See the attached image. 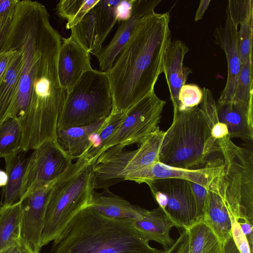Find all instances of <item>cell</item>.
Returning <instances> with one entry per match:
<instances>
[{
    "instance_id": "cell-1",
    "label": "cell",
    "mask_w": 253,
    "mask_h": 253,
    "mask_svg": "<svg viewBox=\"0 0 253 253\" xmlns=\"http://www.w3.org/2000/svg\"><path fill=\"white\" fill-rule=\"evenodd\" d=\"M169 12L154 11L138 22L110 69L111 113L126 112L149 93L164 73V58L171 41Z\"/></svg>"
},
{
    "instance_id": "cell-2",
    "label": "cell",
    "mask_w": 253,
    "mask_h": 253,
    "mask_svg": "<svg viewBox=\"0 0 253 253\" xmlns=\"http://www.w3.org/2000/svg\"><path fill=\"white\" fill-rule=\"evenodd\" d=\"M62 39L48 21L43 33L29 103L24 115L19 119L21 149L24 152L35 149L45 141H56L58 119L67 95L60 84L58 72Z\"/></svg>"
},
{
    "instance_id": "cell-3",
    "label": "cell",
    "mask_w": 253,
    "mask_h": 253,
    "mask_svg": "<svg viewBox=\"0 0 253 253\" xmlns=\"http://www.w3.org/2000/svg\"><path fill=\"white\" fill-rule=\"evenodd\" d=\"M49 253H162L134 221L105 216L89 207L78 212L53 241Z\"/></svg>"
},
{
    "instance_id": "cell-4",
    "label": "cell",
    "mask_w": 253,
    "mask_h": 253,
    "mask_svg": "<svg viewBox=\"0 0 253 253\" xmlns=\"http://www.w3.org/2000/svg\"><path fill=\"white\" fill-rule=\"evenodd\" d=\"M216 139L199 105L173 108L172 123L164 134L159 162L183 169L203 168L215 149Z\"/></svg>"
},
{
    "instance_id": "cell-5",
    "label": "cell",
    "mask_w": 253,
    "mask_h": 253,
    "mask_svg": "<svg viewBox=\"0 0 253 253\" xmlns=\"http://www.w3.org/2000/svg\"><path fill=\"white\" fill-rule=\"evenodd\" d=\"M95 162L78 159L53 183L46 207L41 248L53 241L78 212L89 207L95 190Z\"/></svg>"
},
{
    "instance_id": "cell-6",
    "label": "cell",
    "mask_w": 253,
    "mask_h": 253,
    "mask_svg": "<svg viewBox=\"0 0 253 253\" xmlns=\"http://www.w3.org/2000/svg\"><path fill=\"white\" fill-rule=\"evenodd\" d=\"M112 108L107 73L93 69L88 70L67 93L57 130L91 125L108 117Z\"/></svg>"
},
{
    "instance_id": "cell-7",
    "label": "cell",
    "mask_w": 253,
    "mask_h": 253,
    "mask_svg": "<svg viewBox=\"0 0 253 253\" xmlns=\"http://www.w3.org/2000/svg\"><path fill=\"white\" fill-rule=\"evenodd\" d=\"M164 134L158 126L136 149L128 150L114 146L104 151L94 167L95 190L109 188L125 180L130 173L159 162Z\"/></svg>"
},
{
    "instance_id": "cell-8",
    "label": "cell",
    "mask_w": 253,
    "mask_h": 253,
    "mask_svg": "<svg viewBox=\"0 0 253 253\" xmlns=\"http://www.w3.org/2000/svg\"><path fill=\"white\" fill-rule=\"evenodd\" d=\"M166 103L154 90L132 106L125 112L120 126L103 152L114 146L125 148L134 144H141L159 126Z\"/></svg>"
},
{
    "instance_id": "cell-9",
    "label": "cell",
    "mask_w": 253,
    "mask_h": 253,
    "mask_svg": "<svg viewBox=\"0 0 253 253\" xmlns=\"http://www.w3.org/2000/svg\"><path fill=\"white\" fill-rule=\"evenodd\" d=\"M159 207L175 227L188 229L197 222V207L189 181L161 178L146 183Z\"/></svg>"
},
{
    "instance_id": "cell-10",
    "label": "cell",
    "mask_w": 253,
    "mask_h": 253,
    "mask_svg": "<svg viewBox=\"0 0 253 253\" xmlns=\"http://www.w3.org/2000/svg\"><path fill=\"white\" fill-rule=\"evenodd\" d=\"M33 150L28 157L20 201L36 190L56 181L72 164V160L55 140L45 141Z\"/></svg>"
},
{
    "instance_id": "cell-11",
    "label": "cell",
    "mask_w": 253,
    "mask_h": 253,
    "mask_svg": "<svg viewBox=\"0 0 253 253\" xmlns=\"http://www.w3.org/2000/svg\"><path fill=\"white\" fill-rule=\"evenodd\" d=\"M54 182L36 190L20 201L19 235L35 253H40L41 250V242L46 207Z\"/></svg>"
},
{
    "instance_id": "cell-12",
    "label": "cell",
    "mask_w": 253,
    "mask_h": 253,
    "mask_svg": "<svg viewBox=\"0 0 253 253\" xmlns=\"http://www.w3.org/2000/svg\"><path fill=\"white\" fill-rule=\"evenodd\" d=\"M220 160L217 152L212 154L202 168L183 169L169 166L157 162L128 174L125 180L137 183L161 178H180L208 186L211 179L218 169Z\"/></svg>"
},
{
    "instance_id": "cell-13",
    "label": "cell",
    "mask_w": 253,
    "mask_h": 253,
    "mask_svg": "<svg viewBox=\"0 0 253 253\" xmlns=\"http://www.w3.org/2000/svg\"><path fill=\"white\" fill-rule=\"evenodd\" d=\"M161 2V0H132L129 15L120 22L121 24L111 42L96 56L100 71L107 72L110 69L139 20L154 11Z\"/></svg>"
},
{
    "instance_id": "cell-14",
    "label": "cell",
    "mask_w": 253,
    "mask_h": 253,
    "mask_svg": "<svg viewBox=\"0 0 253 253\" xmlns=\"http://www.w3.org/2000/svg\"><path fill=\"white\" fill-rule=\"evenodd\" d=\"M91 69L90 53L72 35L62 38L58 72L60 84L67 93L72 90L84 73Z\"/></svg>"
},
{
    "instance_id": "cell-15",
    "label": "cell",
    "mask_w": 253,
    "mask_h": 253,
    "mask_svg": "<svg viewBox=\"0 0 253 253\" xmlns=\"http://www.w3.org/2000/svg\"><path fill=\"white\" fill-rule=\"evenodd\" d=\"M227 18L224 26L217 28L214 36L215 42L224 50L227 62V78L225 86L217 102L232 100L241 67L238 43V30L226 12Z\"/></svg>"
},
{
    "instance_id": "cell-16",
    "label": "cell",
    "mask_w": 253,
    "mask_h": 253,
    "mask_svg": "<svg viewBox=\"0 0 253 253\" xmlns=\"http://www.w3.org/2000/svg\"><path fill=\"white\" fill-rule=\"evenodd\" d=\"M253 104L233 100L216 103L218 121L226 126L231 139L253 141Z\"/></svg>"
},
{
    "instance_id": "cell-17",
    "label": "cell",
    "mask_w": 253,
    "mask_h": 253,
    "mask_svg": "<svg viewBox=\"0 0 253 253\" xmlns=\"http://www.w3.org/2000/svg\"><path fill=\"white\" fill-rule=\"evenodd\" d=\"M189 48L181 40L171 41L168 44L164 58L165 74L170 93L173 109L178 108V94L185 84L192 70L183 65V60Z\"/></svg>"
},
{
    "instance_id": "cell-18",
    "label": "cell",
    "mask_w": 253,
    "mask_h": 253,
    "mask_svg": "<svg viewBox=\"0 0 253 253\" xmlns=\"http://www.w3.org/2000/svg\"><path fill=\"white\" fill-rule=\"evenodd\" d=\"M107 118L91 125L57 129L56 142L72 160L81 158L88 149L97 132L104 126Z\"/></svg>"
},
{
    "instance_id": "cell-19",
    "label": "cell",
    "mask_w": 253,
    "mask_h": 253,
    "mask_svg": "<svg viewBox=\"0 0 253 253\" xmlns=\"http://www.w3.org/2000/svg\"><path fill=\"white\" fill-rule=\"evenodd\" d=\"M89 207L110 217L133 221L142 218L148 211L130 204L123 197L111 192L109 188L103 189L101 192L95 190Z\"/></svg>"
},
{
    "instance_id": "cell-20",
    "label": "cell",
    "mask_w": 253,
    "mask_h": 253,
    "mask_svg": "<svg viewBox=\"0 0 253 253\" xmlns=\"http://www.w3.org/2000/svg\"><path fill=\"white\" fill-rule=\"evenodd\" d=\"M136 229L148 242L153 241L167 250L174 242L170 236L174 224L160 207L148 210L141 219L134 221Z\"/></svg>"
},
{
    "instance_id": "cell-21",
    "label": "cell",
    "mask_w": 253,
    "mask_h": 253,
    "mask_svg": "<svg viewBox=\"0 0 253 253\" xmlns=\"http://www.w3.org/2000/svg\"><path fill=\"white\" fill-rule=\"evenodd\" d=\"M16 50L0 84V123L15 118V107L22 63L21 52Z\"/></svg>"
},
{
    "instance_id": "cell-22",
    "label": "cell",
    "mask_w": 253,
    "mask_h": 253,
    "mask_svg": "<svg viewBox=\"0 0 253 253\" xmlns=\"http://www.w3.org/2000/svg\"><path fill=\"white\" fill-rule=\"evenodd\" d=\"M207 189L203 220L222 243L232 236L231 214L220 198L207 187Z\"/></svg>"
},
{
    "instance_id": "cell-23",
    "label": "cell",
    "mask_w": 253,
    "mask_h": 253,
    "mask_svg": "<svg viewBox=\"0 0 253 253\" xmlns=\"http://www.w3.org/2000/svg\"><path fill=\"white\" fill-rule=\"evenodd\" d=\"M25 153L20 149L4 158L8 180L1 191V206H10L20 200L21 189L28 161Z\"/></svg>"
},
{
    "instance_id": "cell-24",
    "label": "cell",
    "mask_w": 253,
    "mask_h": 253,
    "mask_svg": "<svg viewBox=\"0 0 253 253\" xmlns=\"http://www.w3.org/2000/svg\"><path fill=\"white\" fill-rule=\"evenodd\" d=\"M119 0H99L93 7L95 15V33L92 54L96 56L111 31L119 14Z\"/></svg>"
},
{
    "instance_id": "cell-25",
    "label": "cell",
    "mask_w": 253,
    "mask_h": 253,
    "mask_svg": "<svg viewBox=\"0 0 253 253\" xmlns=\"http://www.w3.org/2000/svg\"><path fill=\"white\" fill-rule=\"evenodd\" d=\"M189 253H222V243L203 221L188 229Z\"/></svg>"
},
{
    "instance_id": "cell-26",
    "label": "cell",
    "mask_w": 253,
    "mask_h": 253,
    "mask_svg": "<svg viewBox=\"0 0 253 253\" xmlns=\"http://www.w3.org/2000/svg\"><path fill=\"white\" fill-rule=\"evenodd\" d=\"M21 202L0 207V251L19 236Z\"/></svg>"
},
{
    "instance_id": "cell-27",
    "label": "cell",
    "mask_w": 253,
    "mask_h": 253,
    "mask_svg": "<svg viewBox=\"0 0 253 253\" xmlns=\"http://www.w3.org/2000/svg\"><path fill=\"white\" fill-rule=\"evenodd\" d=\"M125 113H111L104 126L97 132L91 145L81 157L89 162L96 161L107 143L120 126Z\"/></svg>"
},
{
    "instance_id": "cell-28",
    "label": "cell",
    "mask_w": 253,
    "mask_h": 253,
    "mask_svg": "<svg viewBox=\"0 0 253 253\" xmlns=\"http://www.w3.org/2000/svg\"><path fill=\"white\" fill-rule=\"evenodd\" d=\"M21 141L19 118H10L0 123V158H4L20 150Z\"/></svg>"
},
{
    "instance_id": "cell-29",
    "label": "cell",
    "mask_w": 253,
    "mask_h": 253,
    "mask_svg": "<svg viewBox=\"0 0 253 253\" xmlns=\"http://www.w3.org/2000/svg\"><path fill=\"white\" fill-rule=\"evenodd\" d=\"M98 0H61L56 6V14L67 20L66 28L71 29L97 3Z\"/></svg>"
},
{
    "instance_id": "cell-30",
    "label": "cell",
    "mask_w": 253,
    "mask_h": 253,
    "mask_svg": "<svg viewBox=\"0 0 253 253\" xmlns=\"http://www.w3.org/2000/svg\"><path fill=\"white\" fill-rule=\"evenodd\" d=\"M70 30L71 35L75 40L92 54L95 33V15L93 7Z\"/></svg>"
},
{
    "instance_id": "cell-31",
    "label": "cell",
    "mask_w": 253,
    "mask_h": 253,
    "mask_svg": "<svg viewBox=\"0 0 253 253\" xmlns=\"http://www.w3.org/2000/svg\"><path fill=\"white\" fill-rule=\"evenodd\" d=\"M203 98L199 106L208 121L215 139L228 135L226 126L218 121L216 110V102L210 89L203 87Z\"/></svg>"
},
{
    "instance_id": "cell-32",
    "label": "cell",
    "mask_w": 253,
    "mask_h": 253,
    "mask_svg": "<svg viewBox=\"0 0 253 253\" xmlns=\"http://www.w3.org/2000/svg\"><path fill=\"white\" fill-rule=\"evenodd\" d=\"M252 59H250L241 65L232 99L233 101L253 104V71Z\"/></svg>"
},
{
    "instance_id": "cell-33",
    "label": "cell",
    "mask_w": 253,
    "mask_h": 253,
    "mask_svg": "<svg viewBox=\"0 0 253 253\" xmlns=\"http://www.w3.org/2000/svg\"><path fill=\"white\" fill-rule=\"evenodd\" d=\"M238 31V50L241 64L253 59V17L241 22Z\"/></svg>"
},
{
    "instance_id": "cell-34",
    "label": "cell",
    "mask_w": 253,
    "mask_h": 253,
    "mask_svg": "<svg viewBox=\"0 0 253 253\" xmlns=\"http://www.w3.org/2000/svg\"><path fill=\"white\" fill-rule=\"evenodd\" d=\"M18 0H0V53L9 32Z\"/></svg>"
},
{
    "instance_id": "cell-35",
    "label": "cell",
    "mask_w": 253,
    "mask_h": 253,
    "mask_svg": "<svg viewBox=\"0 0 253 253\" xmlns=\"http://www.w3.org/2000/svg\"><path fill=\"white\" fill-rule=\"evenodd\" d=\"M226 12L233 22L238 26L243 21L253 16V1L229 0Z\"/></svg>"
},
{
    "instance_id": "cell-36",
    "label": "cell",
    "mask_w": 253,
    "mask_h": 253,
    "mask_svg": "<svg viewBox=\"0 0 253 253\" xmlns=\"http://www.w3.org/2000/svg\"><path fill=\"white\" fill-rule=\"evenodd\" d=\"M203 98V91L195 84H185L178 94L179 110H183L199 105Z\"/></svg>"
},
{
    "instance_id": "cell-37",
    "label": "cell",
    "mask_w": 253,
    "mask_h": 253,
    "mask_svg": "<svg viewBox=\"0 0 253 253\" xmlns=\"http://www.w3.org/2000/svg\"><path fill=\"white\" fill-rule=\"evenodd\" d=\"M231 234L234 242L240 253H251L248 240L243 233L240 223L231 214Z\"/></svg>"
},
{
    "instance_id": "cell-38",
    "label": "cell",
    "mask_w": 253,
    "mask_h": 253,
    "mask_svg": "<svg viewBox=\"0 0 253 253\" xmlns=\"http://www.w3.org/2000/svg\"><path fill=\"white\" fill-rule=\"evenodd\" d=\"M190 182L197 207V222L203 220L206 200L207 195V186Z\"/></svg>"
},
{
    "instance_id": "cell-39",
    "label": "cell",
    "mask_w": 253,
    "mask_h": 253,
    "mask_svg": "<svg viewBox=\"0 0 253 253\" xmlns=\"http://www.w3.org/2000/svg\"><path fill=\"white\" fill-rule=\"evenodd\" d=\"M164 253H189V234L187 229H183L174 243Z\"/></svg>"
},
{
    "instance_id": "cell-40",
    "label": "cell",
    "mask_w": 253,
    "mask_h": 253,
    "mask_svg": "<svg viewBox=\"0 0 253 253\" xmlns=\"http://www.w3.org/2000/svg\"><path fill=\"white\" fill-rule=\"evenodd\" d=\"M0 253H35L21 239L20 235L14 238Z\"/></svg>"
},
{
    "instance_id": "cell-41",
    "label": "cell",
    "mask_w": 253,
    "mask_h": 253,
    "mask_svg": "<svg viewBox=\"0 0 253 253\" xmlns=\"http://www.w3.org/2000/svg\"><path fill=\"white\" fill-rule=\"evenodd\" d=\"M17 50L9 49L0 53V84L2 81L8 67Z\"/></svg>"
},
{
    "instance_id": "cell-42",
    "label": "cell",
    "mask_w": 253,
    "mask_h": 253,
    "mask_svg": "<svg viewBox=\"0 0 253 253\" xmlns=\"http://www.w3.org/2000/svg\"><path fill=\"white\" fill-rule=\"evenodd\" d=\"M242 231L246 236L251 253H253V225L248 221L240 220H238Z\"/></svg>"
},
{
    "instance_id": "cell-43",
    "label": "cell",
    "mask_w": 253,
    "mask_h": 253,
    "mask_svg": "<svg viewBox=\"0 0 253 253\" xmlns=\"http://www.w3.org/2000/svg\"><path fill=\"white\" fill-rule=\"evenodd\" d=\"M222 253H240L232 236L222 243Z\"/></svg>"
},
{
    "instance_id": "cell-44",
    "label": "cell",
    "mask_w": 253,
    "mask_h": 253,
    "mask_svg": "<svg viewBox=\"0 0 253 253\" xmlns=\"http://www.w3.org/2000/svg\"><path fill=\"white\" fill-rule=\"evenodd\" d=\"M210 2V0H202L200 1L199 6L195 14V21H198L202 19L203 15L207 10Z\"/></svg>"
},
{
    "instance_id": "cell-45",
    "label": "cell",
    "mask_w": 253,
    "mask_h": 253,
    "mask_svg": "<svg viewBox=\"0 0 253 253\" xmlns=\"http://www.w3.org/2000/svg\"><path fill=\"white\" fill-rule=\"evenodd\" d=\"M8 180V176L6 171L0 169V187L6 186Z\"/></svg>"
},
{
    "instance_id": "cell-46",
    "label": "cell",
    "mask_w": 253,
    "mask_h": 253,
    "mask_svg": "<svg viewBox=\"0 0 253 253\" xmlns=\"http://www.w3.org/2000/svg\"><path fill=\"white\" fill-rule=\"evenodd\" d=\"M162 253H164V251H163V252Z\"/></svg>"
},
{
    "instance_id": "cell-47",
    "label": "cell",
    "mask_w": 253,
    "mask_h": 253,
    "mask_svg": "<svg viewBox=\"0 0 253 253\" xmlns=\"http://www.w3.org/2000/svg\"><path fill=\"white\" fill-rule=\"evenodd\" d=\"M1 206V204H0V207Z\"/></svg>"
}]
</instances>
